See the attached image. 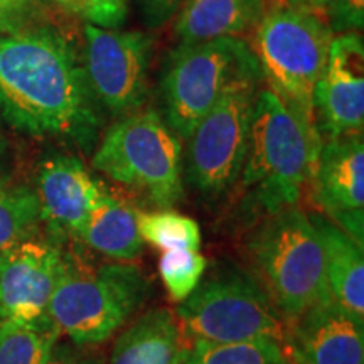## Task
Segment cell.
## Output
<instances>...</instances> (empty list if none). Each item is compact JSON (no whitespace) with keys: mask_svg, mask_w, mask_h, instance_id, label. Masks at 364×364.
Wrapping results in <instances>:
<instances>
[{"mask_svg":"<svg viewBox=\"0 0 364 364\" xmlns=\"http://www.w3.org/2000/svg\"><path fill=\"white\" fill-rule=\"evenodd\" d=\"M262 70L231 81L188 139V179L199 193H226L243 171Z\"/></svg>","mask_w":364,"mask_h":364,"instance_id":"obj_9","label":"cell"},{"mask_svg":"<svg viewBox=\"0 0 364 364\" xmlns=\"http://www.w3.org/2000/svg\"><path fill=\"white\" fill-rule=\"evenodd\" d=\"M140 12L150 29H159L174 19L184 0H136Z\"/></svg>","mask_w":364,"mask_h":364,"instance_id":"obj_28","label":"cell"},{"mask_svg":"<svg viewBox=\"0 0 364 364\" xmlns=\"http://www.w3.org/2000/svg\"><path fill=\"white\" fill-rule=\"evenodd\" d=\"M46 364H102L98 358L91 356V354L75 351L68 346H54L51 356H49Z\"/></svg>","mask_w":364,"mask_h":364,"instance_id":"obj_29","label":"cell"},{"mask_svg":"<svg viewBox=\"0 0 364 364\" xmlns=\"http://www.w3.org/2000/svg\"><path fill=\"white\" fill-rule=\"evenodd\" d=\"M322 245L326 285L331 299L349 312L364 317L363 245L324 216L312 215Z\"/></svg>","mask_w":364,"mask_h":364,"instance_id":"obj_17","label":"cell"},{"mask_svg":"<svg viewBox=\"0 0 364 364\" xmlns=\"http://www.w3.org/2000/svg\"><path fill=\"white\" fill-rule=\"evenodd\" d=\"M206 272V258L193 250L162 252L159 275L167 294L176 302H182L194 292Z\"/></svg>","mask_w":364,"mask_h":364,"instance_id":"obj_24","label":"cell"},{"mask_svg":"<svg viewBox=\"0 0 364 364\" xmlns=\"http://www.w3.org/2000/svg\"><path fill=\"white\" fill-rule=\"evenodd\" d=\"M267 12V0H184L174 33L181 44L238 38L255 29Z\"/></svg>","mask_w":364,"mask_h":364,"instance_id":"obj_16","label":"cell"},{"mask_svg":"<svg viewBox=\"0 0 364 364\" xmlns=\"http://www.w3.org/2000/svg\"><path fill=\"white\" fill-rule=\"evenodd\" d=\"M188 348L174 314L156 309L118 336L110 364H182Z\"/></svg>","mask_w":364,"mask_h":364,"instance_id":"obj_18","label":"cell"},{"mask_svg":"<svg viewBox=\"0 0 364 364\" xmlns=\"http://www.w3.org/2000/svg\"><path fill=\"white\" fill-rule=\"evenodd\" d=\"M0 118L34 139L90 150L103 115L91 93L83 56L48 24L0 36Z\"/></svg>","mask_w":364,"mask_h":364,"instance_id":"obj_1","label":"cell"},{"mask_svg":"<svg viewBox=\"0 0 364 364\" xmlns=\"http://www.w3.org/2000/svg\"><path fill=\"white\" fill-rule=\"evenodd\" d=\"M139 230L142 240L161 252H199L201 248V230L198 223L172 209H161L144 215L139 213Z\"/></svg>","mask_w":364,"mask_h":364,"instance_id":"obj_23","label":"cell"},{"mask_svg":"<svg viewBox=\"0 0 364 364\" xmlns=\"http://www.w3.org/2000/svg\"><path fill=\"white\" fill-rule=\"evenodd\" d=\"M6 147H7V145H6V140H4V136L0 135V157H2V156H4V152H6Z\"/></svg>","mask_w":364,"mask_h":364,"instance_id":"obj_31","label":"cell"},{"mask_svg":"<svg viewBox=\"0 0 364 364\" xmlns=\"http://www.w3.org/2000/svg\"><path fill=\"white\" fill-rule=\"evenodd\" d=\"M43 221L36 191L0 181V253L33 238Z\"/></svg>","mask_w":364,"mask_h":364,"instance_id":"obj_20","label":"cell"},{"mask_svg":"<svg viewBox=\"0 0 364 364\" xmlns=\"http://www.w3.org/2000/svg\"><path fill=\"white\" fill-rule=\"evenodd\" d=\"M290 353L295 364H363L364 318L332 299L294 321Z\"/></svg>","mask_w":364,"mask_h":364,"instance_id":"obj_14","label":"cell"},{"mask_svg":"<svg viewBox=\"0 0 364 364\" xmlns=\"http://www.w3.org/2000/svg\"><path fill=\"white\" fill-rule=\"evenodd\" d=\"M322 139L294 115L270 88L255 103L241 186L268 215L297 206L311 182Z\"/></svg>","mask_w":364,"mask_h":364,"instance_id":"obj_2","label":"cell"},{"mask_svg":"<svg viewBox=\"0 0 364 364\" xmlns=\"http://www.w3.org/2000/svg\"><path fill=\"white\" fill-rule=\"evenodd\" d=\"M91 162L113 181L142 191L161 209H171L184 194L181 139L154 110L122 117L103 135Z\"/></svg>","mask_w":364,"mask_h":364,"instance_id":"obj_7","label":"cell"},{"mask_svg":"<svg viewBox=\"0 0 364 364\" xmlns=\"http://www.w3.org/2000/svg\"><path fill=\"white\" fill-rule=\"evenodd\" d=\"M253 262L285 321H295L314 304L331 299L324 257L311 216L297 206L273 213L248 243Z\"/></svg>","mask_w":364,"mask_h":364,"instance_id":"obj_5","label":"cell"},{"mask_svg":"<svg viewBox=\"0 0 364 364\" xmlns=\"http://www.w3.org/2000/svg\"><path fill=\"white\" fill-rule=\"evenodd\" d=\"M63 258L56 245L34 236L0 253V324L48 321Z\"/></svg>","mask_w":364,"mask_h":364,"instance_id":"obj_11","label":"cell"},{"mask_svg":"<svg viewBox=\"0 0 364 364\" xmlns=\"http://www.w3.org/2000/svg\"><path fill=\"white\" fill-rule=\"evenodd\" d=\"M316 201L356 243L364 240L363 134L324 140L312 174Z\"/></svg>","mask_w":364,"mask_h":364,"instance_id":"obj_13","label":"cell"},{"mask_svg":"<svg viewBox=\"0 0 364 364\" xmlns=\"http://www.w3.org/2000/svg\"><path fill=\"white\" fill-rule=\"evenodd\" d=\"M83 34V66L98 107L118 118L140 110L147 98L152 38L91 24Z\"/></svg>","mask_w":364,"mask_h":364,"instance_id":"obj_10","label":"cell"},{"mask_svg":"<svg viewBox=\"0 0 364 364\" xmlns=\"http://www.w3.org/2000/svg\"><path fill=\"white\" fill-rule=\"evenodd\" d=\"M149 295V280L135 265L65 257L48 316L59 334L78 346H93L127 324Z\"/></svg>","mask_w":364,"mask_h":364,"instance_id":"obj_3","label":"cell"},{"mask_svg":"<svg viewBox=\"0 0 364 364\" xmlns=\"http://www.w3.org/2000/svg\"><path fill=\"white\" fill-rule=\"evenodd\" d=\"M66 12L83 19L86 24L120 29L129 16V0H53Z\"/></svg>","mask_w":364,"mask_h":364,"instance_id":"obj_25","label":"cell"},{"mask_svg":"<svg viewBox=\"0 0 364 364\" xmlns=\"http://www.w3.org/2000/svg\"><path fill=\"white\" fill-rule=\"evenodd\" d=\"M324 12L332 34L358 33L364 26V0H331Z\"/></svg>","mask_w":364,"mask_h":364,"instance_id":"obj_26","label":"cell"},{"mask_svg":"<svg viewBox=\"0 0 364 364\" xmlns=\"http://www.w3.org/2000/svg\"><path fill=\"white\" fill-rule=\"evenodd\" d=\"M329 4H331V0H294L290 6L304 9V11H309V12L322 14Z\"/></svg>","mask_w":364,"mask_h":364,"instance_id":"obj_30","label":"cell"},{"mask_svg":"<svg viewBox=\"0 0 364 364\" xmlns=\"http://www.w3.org/2000/svg\"><path fill=\"white\" fill-rule=\"evenodd\" d=\"M284 2H285V4H289V6H290V4H292L294 0H284Z\"/></svg>","mask_w":364,"mask_h":364,"instance_id":"obj_32","label":"cell"},{"mask_svg":"<svg viewBox=\"0 0 364 364\" xmlns=\"http://www.w3.org/2000/svg\"><path fill=\"white\" fill-rule=\"evenodd\" d=\"M332 38L334 34L321 14L289 4L272 7L255 26L252 51L263 80L312 130H317L314 93L324 73Z\"/></svg>","mask_w":364,"mask_h":364,"instance_id":"obj_4","label":"cell"},{"mask_svg":"<svg viewBox=\"0 0 364 364\" xmlns=\"http://www.w3.org/2000/svg\"><path fill=\"white\" fill-rule=\"evenodd\" d=\"M51 318L39 324H0V364H46L58 344Z\"/></svg>","mask_w":364,"mask_h":364,"instance_id":"obj_21","label":"cell"},{"mask_svg":"<svg viewBox=\"0 0 364 364\" xmlns=\"http://www.w3.org/2000/svg\"><path fill=\"white\" fill-rule=\"evenodd\" d=\"M107 191L73 156L44 159L38 172V194L43 220L61 233L78 236Z\"/></svg>","mask_w":364,"mask_h":364,"instance_id":"obj_15","label":"cell"},{"mask_svg":"<svg viewBox=\"0 0 364 364\" xmlns=\"http://www.w3.org/2000/svg\"><path fill=\"white\" fill-rule=\"evenodd\" d=\"M182 364H290L275 341L204 343L194 341Z\"/></svg>","mask_w":364,"mask_h":364,"instance_id":"obj_22","label":"cell"},{"mask_svg":"<svg viewBox=\"0 0 364 364\" xmlns=\"http://www.w3.org/2000/svg\"><path fill=\"white\" fill-rule=\"evenodd\" d=\"M80 240L112 260H134L144 247L139 230V211L107 191L91 211Z\"/></svg>","mask_w":364,"mask_h":364,"instance_id":"obj_19","label":"cell"},{"mask_svg":"<svg viewBox=\"0 0 364 364\" xmlns=\"http://www.w3.org/2000/svg\"><path fill=\"white\" fill-rule=\"evenodd\" d=\"M182 332L204 343L285 339V318L260 282L235 265L218 267L182 300Z\"/></svg>","mask_w":364,"mask_h":364,"instance_id":"obj_6","label":"cell"},{"mask_svg":"<svg viewBox=\"0 0 364 364\" xmlns=\"http://www.w3.org/2000/svg\"><path fill=\"white\" fill-rule=\"evenodd\" d=\"M257 68L252 48L238 38L179 44L169 53L161 75L164 122L188 140L228 85Z\"/></svg>","mask_w":364,"mask_h":364,"instance_id":"obj_8","label":"cell"},{"mask_svg":"<svg viewBox=\"0 0 364 364\" xmlns=\"http://www.w3.org/2000/svg\"><path fill=\"white\" fill-rule=\"evenodd\" d=\"M314 112L322 142L363 134L364 44L358 33L332 38L324 73L314 93Z\"/></svg>","mask_w":364,"mask_h":364,"instance_id":"obj_12","label":"cell"},{"mask_svg":"<svg viewBox=\"0 0 364 364\" xmlns=\"http://www.w3.org/2000/svg\"><path fill=\"white\" fill-rule=\"evenodd\" d=\"M36 16L33 0H0V36L33 24Z\"/></svg>","mask_w":364,"mask_h":364,"instance_id":"obj_27","label":"cell"}]
</instances>
